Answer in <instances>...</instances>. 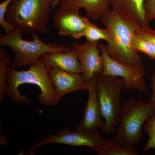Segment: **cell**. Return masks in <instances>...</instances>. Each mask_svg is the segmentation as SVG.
I'll use <instances>...</instances> for the list:
<instances>
[{
    "mask_svg": "<svg viewBox=\"0 0 155 155\" xmlns=\"http://www.w3.org/2000/svg\"><path fill=\"white\" fill-rule=\"evenodd\" d=\"M84 37H85L87 41H99L100 40H104L109 44L111 40L110 34L107 28L101 29L91 22L87 27Z\"/></svg>",
    "mask_w": 155,
    "mask_h": 155,
    "instance_id": "obj_20",
    "label": "cell"
},
{
    "mask_svg": "<svg viewBox=\"0 0 155 155\" xmlns=\"http://www.w3.org/2000/svg\"><path fill=\"white\" fill-rule=\"evenodd\" d=\"M83 117L78 125L77 130L99 132L103 125L96 87V74L90 81V88Z\"/></svg>",
    "mask_w": 155,
    "mask_h": 155,
    "instance_id": "obj_12",
    "label": "cell"
},
{
    "mask_svg": "<svg viewBox=\"0 0 155 155\" xmlns=\"http://www.w3.org/2000/svg\"><path fill=\"white\" fill-rule=\"evenodd\" d=\"M41 58L46 67H55L71 73H82L80 62L72 50L66 52L56 51L46 53Z\"/></svg>",
    "mask_w": 155,
    "mask_h": 155,
    "instance_id": "obj_14",
    "label": "cell"
},
{
    "mask_svg": "<svg viewBox=\"0 0 155 155\" xmlns=\"http://www.w3.org/2000/svg\"><path fill=\"white\" fill-rule=\"evenodd\" d=\"M110 0H61L58 10L67 8H83L87 18L93 19L101 18L110 9Z\"/></svg>",
    "mask_w": 155,
    "mask_h": 155,
    "instance_id": "obj_15",
    "label": "cell"
},
{
    "mask_svg": "<svg viewBox=\"0 0 155 155\" xmlns=\"http://www.w3.org/2000/svg\"><path fill=\"white\" fill-rule=\"evenodd\" d=\"M134 33L151 43L155 47V30L147 27H137Z\"/></svg>",
    "mask_w": 155,
    "mask_h": 155,
    "instance_id": "obj_22",
    "label": "cell"
},
{
    "mask_svg": "<svg viewBox=\"0 0 155 155\" xmlns=\"http://www.w3.org/2000/svg\"><path fill=\"white\" fill-rule=\"evenodd\" d=\"M125 80L118 77L96 73V87L102 118V131L106 134L115 133L119 124L122 107L121 92Z\"/></svg>",
    "mask_w": 155,
    "mask_h": 155,
    "instance_id": "obj_6",
    "label": "cell"
},
{
    "mask_svg": "<svg viewBox=\"0 0 155 155\" xmlns=\"http://www.w3.org/2000/svg\"><path fill=\"white\" fill-rule=\"evenodd\" d=\"M27 70H16L10 68L8 79L7 95L11 100L20 104L32 103L25 95L19 91L20 85L31 84L40 89L38 101L42 106L54 107L58 102L56 98L54 89L48 75L47 70L41 58L31 65Z\"/></svg>",
    "mask_w": 155,
    "mask_h": 155,
    "instance_id": "obj_1",
    "label": "cell"
},
{
    "mask_svg": "<svg viewBox=\"0 0 155 155\" xmlns=\"http://www.w3.org/2000/svg\"><path fill=\"white\" fill-rule=\"evenodd\" d=\"M151 95L150 100L155 103V70L152 76ZM143 129L148 136V140L143 148V151H147L155 149V114L144 124Z\"/></svg>",
    "mask_w": 155,
    "mask_h": 155,
    "instance_id": "obj_16",
    "label": "cell"
},
{
    "mask_svg": "<svg viewBox=\"0 0 155 155\" xmlns=\"http://www.w3.org/2000/svg\"><path fill=\"white\" fill-rule=\"evenodd\" d=\"M53 1L12 0L6 12L7 21L26 35L34 32L46 33Z\"/></svg>",
    "mask_w": 155,
    "mask_h": 155,
    "instance_id": "obj_4",
    "label": "cell"
},
{
    "mask_svg": "<svg viewBox=\"0 0 155 155\" xmlns=\"http://www.w3.org/2000/svg\"><path fill=\"white\" fill-rule=\"evenodd\" d=\"M104 61L103 74L120 77L125 80L124 88L127 90L135 89L144 92L147 87L145 80L144 66L143 63L135 65H128L119 63L113 59L106 51L105 45L98 44Z\"/></svg>",
    "mask_w": 155,
    "mask_h": 155,
    "instance_id": "obj_7",
    "label": "cell"
},
{
    "mask_svg": "<svg viewBox=\"0 0 155 155\" xmlns=\"http://www.w3.org/2000/svg\"><path fill=\"white\" fill-rule=\"evenodd\" d=\"M155 114V103L128 99L124 103L116 135L112 140L121 146L134 148L141 140L146 122Z\"/></svg>",
    "mask_w": 155,
    "mask_h": 155,
    "instance_id": "obj_3",
    "label": "cell"
},
{
    "mask_svg": "<svg viewBox=\"0 0 155 155\" xmlns=\"http://www.w3.org/2000/svg\"><path fill=\"white\" fill-rule=\"evenodd\" d=\"M99 41H86L82 44L74 41L71 46L80 62L82 75L88 82L97 73L102 72L104 67L103 56L98 47Z\"/></svg>",
    "mask_w": 155,
    "mask_h": 155,
    "instance_id": "obj_9",
    "label": "cell"
},
{
    "mask_svg": "<svg viewBox=\"0 0 155 155\" xmlns=\"http://www.w3.org/2000/svg\"><path fill=\"white\" fill-rule=\"evenodd\" d=\"M11 62V58L6 54L4 48H0V102L2 104L7 95L8 75Z\"/></svg>",
    "mask_w": 155,
    "mask_h": 155,
    "instance_id": "obj_17",
    "label": "cell"
},
{
    "mask_svg": "<svg viewBox=\"0 0 155 155\" xmlns=\"http://www.w3.org/2000/svg\"><path fill=\"white\" fill-rule=\"evenodd\" d=\"M46 69L58 102L67 94L78 90L88 91L90 82L82 75L67 72L55 67H47Z\"/></svg>",
    "mask_w": 155,
    "mask_h": 155,
    "instance_id": "obj_11",
    "label": "cell"
},
{
    "mask_svg": "<svg viewBox=\"0 0 155 155\" xmlns=\"http://www.w3.org/2000/svg\"><path fill=\"white\" fill-rule=\"evenodd\" d=\"M32 35L33 40H25L22 38V31L15 28L10 33L0 37V45L10 48L14 52L15 58L11 69L30 66L46 53L56 51L66 52L71 50V47L67 46L56 43H45L36 32H33Z\"/></svg>",
    "mask_w": 155,
    "mask_h": 155,
    "instance_id": "obj_5",
    "label": "cell"
},
{
    "mask_svg": "<svg viewBox=\"0 0 155 155\" xmlns=\"http://www.w3.org/2000/svg\"><path fill=\"white\" fill-rule=\"evenodd\" d=\"M106 140L99 132L76 130L65 128L55 133L46 136L31 147L29 153H34L40 147L52 143H60L72 147H88L97 153L101 149Z\"/></svg>",
    "mask_w": 155,
    "mask_h": 155,
    "instance_id": "obj_8",
    "label": "cell"
},
{
    "mask_svg": "<svg viewBox=\"0 0 155 155\" xmlns=\"http://www.w3.org/2000/svg\"><path fill=\"white\" fill-rule=\"evenodd\" d=\"M102 23L110 34V43L105 45L106 51L111 58L119 63L128 65L142 63L140 57L133 51L132 36L139 26L127 21L110 9L101 17Z\"/></svg>",
    "mask_w": 155,
    "mask_h": 155,
    "instance_id": "obj_2",
    "label": "cell"
},
{
    "mask_svg": "<svg viewBox=\"0 0 155 155\" xmlns=\"http://www.w3.org/2000/svg\"><path fill=\"white\" fill-rule=\"evenodd\" d=\"M144 0H110L112 10L124 19L139 27L148 26L145 12Z\"/></svg>",
    "mask_w": 155,
    "mask_h": 155,
    "instance_id": "obj_13",
    "label": "cell"
},
{
    "mask_svg": "<svg viewBox=\"0 0 155 155\" xmlns=\"http://www.w3.org/2000/svg\"><path fill=\"white\" fill-rule=\"evenodd\" d=\"M12 0H5L0 4V24L6 34L10 33L14 30V26L6 20V14L9 5Z\"/></svg>",
    "mask_w": 155,
    "mask_h": 155,
    "instance_id": "obj_21",
    "label": "cell"
},
{
    "mask_svg": "<svg viewBox=\"0 0 155 155\" xmlns=\"http://www.w3.org/2000/svg\"><path fill=\"white\" fill-rule=\"evenodd\" d=\"M99 155H137L138 153L134 148L121 146L112 139L106 140L102 147L97 153Z\"/></svg>",
    "mask_w": 155,
    "mask_h": 155,
    "instance_id": "obj_18",
    "label": "cell"
},
{
    "mask_svg": "<svg viewBox=\"0 0 155 155\" xmlns=\"http://www.w3.org/2000/svg\"><path fill=\"white\" fill-rule=\"evenodd\" d=\"M79 10L76 8L57 10L53 22L60 35L71 37L76 39L84 36L91 22L89 18L80 16Z\"/></svg>",
    "mask_w": 155,
    "mask_h": 155,
    "instance_id": "obj_10",
    "label": "cell"
},
{
    "mask_svg": "<svg viewBox=\"0 0 155 155\" xmlns=\"http://www.w3.org/2000/svg\"><path fill=\"white\" fill-rule=\"evenodd\" d=\"M61 0H53L52 4V8L53 9L55 8L56 6L59 5Z\"/></svg>",
    "mask_w": 155,
    "mask_h": 155,
    "instance_id": "obj_24",
    "label": "cell"
},
{
    "mask_svg": "<svg viewBox=\"0 0 155 155\" xmlns=\"http://www.w3.org/2000/svg\"><path fill=\"white\" fill-rule=\"evenodd\" d=\"M144 9L147 22L155 19V0H144Z\"/></svg>",
    "mask_w": 155,
    "mask_h": 155,
    "instance_id": "obj_23",
    "label": "cell"
},
{
    "mask_svg": "<svg viewBox=\"0 0 155 155\" xmlns=\"http://www.w3.org/2000/svg\"><path fill=\"white\" fill-rule=\"evenodd\" d=\"M131 45L133 51L136 53H143L155 61V47L151 43L134 33Z\"/></svg>",
    "mask_w": 155,
    "mask_h": 155,
    "instance_id": "obj_19",
    "label": "cell"
}]
</instances>
